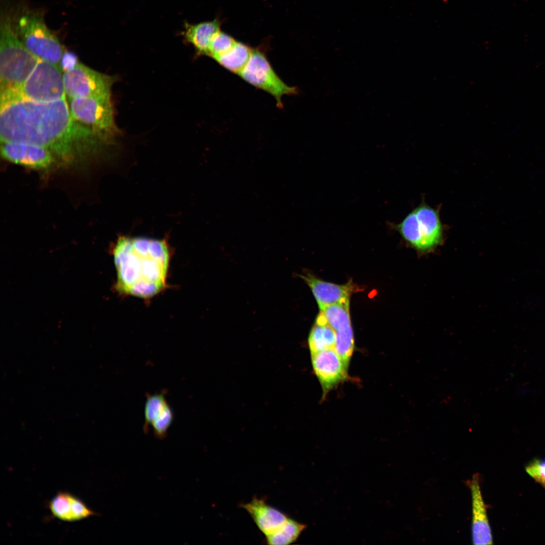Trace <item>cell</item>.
I'll use <instances>...</instances> for the list:
<instances>
[{"label": "cell", "instance_id": "1", "mask_svg": "<svg viewBox=\"0 0 545 545\" xmlns=\"http://www.w3.org/2000/svg\"><path fill=\"white\" fill-rule=\"evenodd\" d=\"M65 99L39 102L27 100L1 106V142L27 143L49 149L66 166L85 162L91 156L88 131L75 127Z\"/></svg>", "mask_w": 545, "mask_h": 545}, {"label": "cell", "instance_id": "2", "mask_svg": "<svg viewBox=\"0 0 545 545\" xmlns=\"http://www.w3.org/2000/svg\"><path fill=\"white\" fill-rule=\"evenodd\" d=\"M113 254L118 292L147 299L165 288L171 257L165 239L121 236Z\"/></svg>", "mask_w": 545, "mask_h": 545}, {"label": "cell", "instance_id": "3", "mask_svg": "<svg viewBox=\"0 0 545 545\" xmlns=\"http://www.w3.org/2000/svg\"><path fill=\"white\" fill-rule=\"evenodd\" d=\"M39 60L22 43L12 27L10 17H4L0 39L1 94L19 88Z\"/></svg>", "mask_w": 545, "mask_h": 545}, {"label": "cell", "instance_id": "4", "mask_svg": "<svg viewBox=\"0 0 545 545\" xmlns=\"http://www.w3.org/2000/svg\"><path fill=\"white\" fill-rule=\"evenodd\" d=\"M60 67L39 60L33 71L17 89L1 95V106L21 100L50 102L66 98Z\"/></svg>", "mask_w": 545, "mask_h": 545}, {"label": "cell", "instance_id": "5", "mask_svg": "<svg viewBox=\"0 0 545 545\" xmlns=\"http://www.w3.org/2000/svg\"><path fill=\"white\" fill-rule=\"evenodd\" d=\"M403 238L417 250L425 252L439 245L443 227L438 211L422 204L409 213L398 224H391Z\"/></svg>", "mask_w": 545, "mask_h": 545}, {"label": "cell", "instance_id": "6", "mask_svg": "<svg viewBox=\"0 0 545 545\" xmlns=\"http://www.w3.org/2000/svg\"><path fill=\"white\" fill-rule=\"evenodd\" d=\"M16 32L35 57L60 67L63 54L62 46L39 15L32 13L22 15L16 21Z\"/></svg>", "mask_w": 545, "mask_h": 545}, {"label": "cell", "instance_id": "7", "mask_svg": "<svg viewBox=\"0 0 545 545\" xmlns=\"http://www.w3.org/2000/svg\"><path fill=\"white\" fill-rule=\"evenodd\" d=\"M69 106L76 122L92 127L106 142L118 135L111 95L71 98Z\"/></svg>", "mask_w": 545, "mask_h": 545}, {"label": "cell", "instance_id": "8", "mask_svg": "<svg viewBox=\"0 0 545 545\" xmlns=\"http://www.w3.org/2000/svg\"><path fill=\"white\" fill-rule=\"evenodd\" d=\"M238 75L251 85L271 94L279 108L283 107L284 95L299 93L298 88L288 85L277 75L264 53L258 48L252 49L248 61Z\"/></svg>", "mask_w": 545, "mask_h": 545}, {"label": "cell", "instance_id": "9", "mask_svg": "<svg viewBox=\"0 0 545 545\" xmlns=\"http://www.w3.org/2000/svg\"><path fill=\"white\" fill-rule=\"evenodd\" d=\"M65 93L69 99L111 95L114 78L78 63L64 71Z\"/></svg>", "mask_w": 545, "mask_h": 545}, {"label": "cell", "instance_id": "10", "mask_svg": "<svg viewBox=\"0 0 545 545\" xmlns=\"http://www.w3.org/2000/svg\"><path fill=\"white\" fill-rule=\"evenodd\" d=\"M1 152L9 161L36 170H46L56 161L47 148L27 143L1 142Z\"/></svg>", "mask_w": 545, "mask_h": 545}, {"label": "cell", "instance_id": "11", "mask_svg": "<svg viewBox=\"0 0 545 545\" xmlns=\"http://www.w3.org/2000/svg\"><path fill=\"white\" fill-rule=\"evenodd\" d=\"M311 355L314 371L325 395L346 378L348 366L335 348Z\"/></svg>", "mask_w": 545, "mask_h": 545}, {"label": "cell", "instance_id": "12", "mask_svg": "<svg viewBox=\"0 0 545 545\" xmlns=\"http://www.w3.org/2000/svg\"><path fill=\"white\" fill-rule=\"evenodd\" d=\"M472 503L471 537L473 544L486 545L493 543L486 508L483 499L479 476L473 475L469 482Z\"/></svg>", "mask_w": 545, "mask_h": 545}, {"label": "cell", "instance_id": "13", "mask_svg": "<svg viewBox=\"0 0 545 545\" xmlns=\"http://www.w3.org/2000/svg\"><path fill=\"white\" fill-rule=\"evenodd\" d=\"M310 287L320 309L325 307L348 302L355 290L351 283L337 285L320 280L312 275L301 276Z\"/></svg>", "mask_w": 545, "mask_h": 545}, {"label": "cell", "instance_id": "14", "mask_svg": "<svg viewBox=\"0 0 545 545\" xmlns=\"http://www.w3.org/2000/svg\"><path fill=\"white\" fill-rule=\"evenodd\" d=\"M242 507L252 518L259 529L266 536L283 525L289 517L278 509L268 505L264 500L254 497Z\"/></svg>", "mask_w": 545, "mask_h": 545}, {"label": "cell", "instance_id": "15", "mask_svg": "<svg viewBox=\"0 0 545 545\" xmlns=\"http://www.w3.org/2000/svg\"><path fill=\"white\" fill-rule=\"evenodd\" d=\"M220 25L218 20L194 24L186 22L182 35L186 41L194 46L198 55L209 56L211 41L214 34L220 30Z\"/></svg>", "mask_w": 545, "mask_h": 545}, {"label": "cell", "instance_id": "16", "mask_svg": "<svg viewBox=\"0 0 545 545\" xmlns=\"http://www.w3.org/2000/svg\"><path fill=\"white\" fill-rule=\"evenodd\" d=\"M308 346L311 355L329 349L335 348L336 334L320 312L308 337Z\"/></svg>", "mask_w": 545, "mask_h": 545}, {"label": "cell", "instance_id": "17", "mask_svg": "<svg viewBox=\"0 0 545 545\" xmlns=\"http://www.w3.org/2000/svg\"><path fill=\"white\" fill-rule=\"evenodd\" d=\"M252 51L248 45L236 41L230 50L215 60L224 68L238 75L248 61Z\"/></svg>", "mask_w": 545, "mask_h": 545}, {"label": "cell", "instance_id": "18", "mask_svg": "<svg viewBox=\"0 0 545 545\" xmlns=\"http://www.w3.org/2000/svg\"><path fill=\"white\" fill-rule=\"evenodd\" d=\"M306 525L291 518L274 532L265 536L267 543L273 545H285L296 541Z\"/></svg>", "mask_w": 545, "mask_h": 545}, {"label": "cell", "instance_id": "19", "mask_svg": "<svg viewBox=\"0 0 545 545\" xmlns=\"http://www.w3.org/2000/svg\"><path fill=\"white\" fill-rule=\"evenodd\" d=\"M146 397L143 429L144 431L147 432L168 403L166 398L165 391L154 394H147Z\"/></svg>", "mask_w": 545, "mask_h": 545}, {"label": "cell", "instance_id": "20", "mask_svg": "<svg viewBox=\"0 0 545 545\" xmlns=\"http://www.w3.org/2000/svg\"><path fill=\"white\" fill-rule=\"evenodd\" d=\"M71 494L60 492L49 503V508L52 515L64 521H73Z\"/></svg>", "mask_w": 545, "mask_h": 545}, {"label": "cell", "instance_id": "21", "mask_svg": "<svg viewBox=\"0 0 545 545\" xmlns=\"http://www.w3.org/2000/svg\"><path fill=\"white\" fill-rule=\"evenodd\" d=\"M236 42L231 36L219 31L214 34L211 41L209 56L215 60L230 50Z\"/></svg>", "mask_w": 545, "mask_h": 545}, {"label": "cell", "instance_id": "22", "mask_svg": "<svg viewBox=\"0 0 545 545\" xmlns=\"http://www.w3.org/2000/svg\"><path fill=\"white\" fill-rule=\"evenodd\" d=\"M174 420V413L169 403L151 425L154 435L160 439L165 438Z\"/></svg>", "mask_w": 545, "mask_h": 545}, {"label": "cell", "instance_id": "23", "mask_svg": "<svg viewBox=\"0 0 545 545\" xmlns=\"http://www.w3.org/2000/svg\"><path fill=\"white\" fill-rule=\"evenodd\" d=\"M526 472L545 488V459L535 458L525 466Z\"/></svg>", "mask_w": 545, "mask_h": 545}, {"label": "cell", "instance_id": "24", "mask_svg": "<svg viewBox=\"0 0 545 545\" xmlns=\"http://www.w3.org/2000/svg\"><path fill=\"white\" fill-rule=\"evenodd\" d=\"M71 502L73 508V521H79L96 513L89 509L79 499L72 495Z\"/></svg>", "mask_w": 545, "mask_h": 545}, {"label": "cell", "instance_id": "25", "mask_svg": "<svg viewBox=\"0 0 545 545\" xmlns=\"http://www.w3.org/2000/svg\"><path fill=\"white\" fill-rule=\"evenodd\" d=\"M79 62L76 55L73 52L66 51L62 55L60 67L64 71L68 70L75 66Z\"/></svg>", "mask_w": 545, "mask_h": 545}, {"label": "cell", "instance_id": "26", "mask_svg": "<svg viewBox=\"0 0 545 545\" xmlns=\"http://www.w3.org/2000/svg\"><path fill=\"white\" fill-rule=\"evenodd\" d=\"M444 2H446L447 0H443Z\"/></svg>", "mask_w": 545, "mask_h": 545}]
</instances>
